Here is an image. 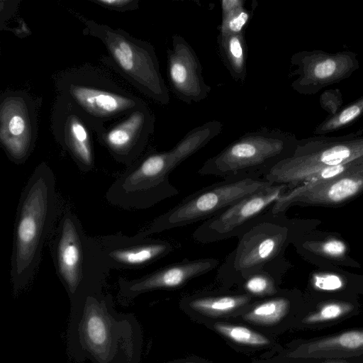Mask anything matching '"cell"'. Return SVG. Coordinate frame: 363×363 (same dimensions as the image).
Masks as SVG:
<instances>
[{"label": "cell", "instance_id": "6da1fadb", "mask_svg": "<svg viewBox=\"0 0 363 363\" xmlns=\"http://www.w3.org/2000/svg\"><path fill=\"white\" fill-rule=\"evenodd\" d=\"M57 95L74 106L94 132L116 121L145 102L125 88L104 69L83 65L67 69L54 77Z\"/></svg>", "mask_w": 363, "mask_h": 363}, {"label": "cell", "instance_id": "7a4b0ae2", "mask_svg": "<svg viewBox=\"0 0 363 363\" xmlns=\"http://www.w3.org/2000/svg\"><path fill=\"white\" fill-rule=\"evenodd\" d=\"M86 35L101 41L107 55L104 64L111 67L140 93L167 105L170 98L162 76L154 46L121 28L82 18Z\"/></svg>", "mask_w": 363, "mask_h": 363}, {"label": "cell", "instance_id": "3957f363", "mask_svg": "<svg viewBox=\"0 0 363 363\" xmlns=\"http://www.w3.org/2000/svg\"><path fill=\"white\" fill-rule=\"evenodd\" d=\"M293 236L292 224L284 213L270 209L238 237L236 247L218 267V279L240 284L259 270L285 264L283 255Z\"/></svg>", "mask_w": 363, "mask_h": 363}, {"label": "cell", "instance_id": "277c9868", "mask_svg": "<svg viewBox=\"0 0 363 363\" xmlns=\"http://www.w3.org/2000/svg\"><path fill=\"white\" fill-rule=\"evenodd\" d=\"M297 143L294 135L277 130L248 132L207 159L197 172L222 178L238 175L262 177L291 156Z\"/></svg>", "mask_w": 363, "mask_h": 363}, {"label": "cell", "instance_id": "5b68a950", "mask_svg": "<svg viewBox=\"0 0 363 363\" xmlns=\"http://www.w3.org/2000/svg\"><path fill=\"white\" fill-rule=\"evenodd\" d=\"M223 124L210 121L189 130L172 149L148 154L130 175V182L151 206L177 195L178 189L169 179L170 173L187 158L218 135Z\"/></svg>", "mask_w": 363, "mask_h": 363}, {"label": "cell", "instance_id": "8992f818", "mask_svg": "<svg viewBox=\"0 0 363 363\" xmlns=\"http://www.w3.org/2000/svg\"><path fill=\"white\" fill-rule=\"evenodd\" d=\"M271 184L258 176L223 178L184 198L156 218L148 233L169 230L204 221L241 199Z\"/></svg>", "mask_w": 363, "mask_h": 363}, {"label": "cell", "instance_id": "52a82bcc", "mask_svg": "<svg viewBox=\"0 0 363 363\" xmlns=\"http://www.w3.org/2000/svg\"><path fill=\"white\" fill-rule=\"evenodd\" d=\"M363 157V138L340 141H298L291 156L281 160L262 177L289 190L306 182L320 170Z\"/></svg>", "mask_w": 363, "mask_h": 363}, {"label": "cell", "instance_id": "ba28073f", "mask_svg": "<svg viewBox=\"0 0 363 363\" xmlns=\"http://www.w3.org/2000/svg\"><path fill=\"white\" fill-rule=\"evenodd\" d=\"M32 179L24 196L16 233L14 269L23 275L35 267L41 243L51 222L53 195L51 184L40 174Z\"/></svg>", "mask_w": 363, "mask_h": 363}, {"label": "cell", "instance_id": "9c48e42d", "mask_svg": "<svg viewBox=\"0 0 363 363\" xmlns=\"http://www.w3.org/2000/svg\"><path fill=\"white\" fill-rule=\"evenodd\" d=\"M40 104L23 90L5 91L0 96V143L16 162L26 160L34 147Z\"/></svg>", "mask_w": 363, "mask_h": 363}, {"label": "cell", "instance_id": "30bf717a", "mask_svg": "<svg viewBox=\"0 0 363 363\" xmlns=\"http://www.w3.org/2000/svg\"><path fill=\"white\" fill-rule=\"evenodd\" d=\"M287 191L286 186L271 184L241 199L203 221L193 232V240L207 244L238 238Z\"/></svg>", "mask_w": 363, "mask_h": 363}, {"label": "cell", "instance_id": "8fae6325", "mask_svg": "<svg viewBox=\"0 0 363 363\" xmlns=\"http://www.w3.org/2000/svg\"><path fill=\"white\" fill-rule=\"evenodd\" d=\"M363 194V157L347 172L325 180L301 184L284 193L271 208L285 213L294 206H333Z\"/></svg>", "mask_w": 363, "mask_h": 363}, {"label": "cell", "instance_id": "7c38bea8", "mask_svg": "<svg viewBox=\"0 0 363 363\" xmlns=\"http://www.w3.org/2000/svg\"><path fill=\"white\" fill-rule=\"evenodd\" d=\"M155 116L145 103L96 133L115 158L129 162L144 150L155 130Z\"/></svg>", "mask_w": 363, "mask_h": 363}, {"label": "cell", "instance_id": "4fadbf2b", "mask_svg": "<svg viewBox=\"0 0 363 363\" xmlns=\"http://www.w3.org/2000/svg\"><path fill=\"white\" fill-rule=\"evenodd\" d=\"M167 72L172 91L185 104L200 102L211 91L196 52L181 35H173L172 48L167 50Z\"/></svg>", "mask_w": 363, "mask_h": 363}, {"label": "cell", "instance_id": "5bb4252c", "mask_svg": "<svg viewBox=\"0 0 363 363\" xmlns=\"http://www.w3.org/2000/svg\"><path fill=\"white\" fill-rule=\"evenodd\" d=\"M52 133L60 145L82 166L93 164L92 131L90 125L69 101L57 95L51 111Z\"/></svg>", "mask_w": 363, "mask_h": 363}, {"label": "cell", "instance_id": "9a60e30c", "mask_svg": "<svg viewBox=\"0 0 363 363\" xmlns=\"http://www.w3.org/2000/svg\"><path fill=\"white\" fill-rule=\"evenodd\" d=\"M289 356L306 359L363 358V328L308 340L295 347Z\"/></svg>", "mask_w": 363, "mask_h": 363}, {"label": "cell", "instance_id": "2e32d148", "mask_svg": "<svg viewBox=\"0 0 363 363\" xmlns=\"http://www.w3.org/2000/svg\"><path fill=\"white\" fill-rule=\"evenodd\" d=\"M219 265V260L214 257L194 259L186 258L145 277L135 286V288L140 291L177 289L196 277L211 272Z\"/></svg>", "mask_w": 363, "mask_h": 363}, {"label": "cell", "instance_id": "e0dca14e", "mask_svg": "<svg viewBox=\"0 0 363 363\" xmlns=\"http://www.w3.org/2000/svg\"><path fill=\"white\" fill-rule=\"evenodd\" d=\"M82 247L75 225L70 218L65 219L57 247V262L60 274L67 285L73 289L82 272Z\"/></svg>", "mask_w": 363, "mask_h": 363}, {"label": "cell", "instance_id": "ac0fdd59", "mask_svg": "<svg viewBox=\"0 0 363 363\" xmlns=\"http://www.w3.org/2000/svg\"><path fill=\"white\" fill-rule=\"evenodd\" d=\"M219 52L231 77L240 82L247 76V45L245 33L218 35Z\"/></svg>", "mask_w": 363, "mask_h": 363}, {"label": "cell", "instance_id": "d6986e66", "mask_svg": "<svg viewBox=\"0 0 363 363\" xmlns=\"http://www.w3.org/2000/svg\"><path fill=\"white\" fill-rule=\"evenodd\" d=\"M252 296L247 294H203L188 301L190 308L199 313L219 315L230 313L247 304Z\"/></svg>", "mask_w": 363, "mask_h": 363}, {"label": "cell", "instance_id": "ffe728a7", "mask_svg": "<svg viewBox=\"0 0 363 363\" xmlns=\"http://www.w3.org/2000/svg\"><path fill=\"white\" fill-rule=\"evenodd\" d=\"M179 244L171 240H160L145 243L132 249L118 250L111 255L116 261L130 265H141L160 259L174 251Z\"/></svg>", "mask_w": 363, "mask_h": 363}, {"label": "cell", "instance_id": "44dd1931", "mask_svg": "<svg viewBox=\"0 0 363 363\" xmlns=\"http://www.w3.org/2000/svg\"><path fill=\"white\" fill-rule=\"evenodd\" d=\"M264 300L246 313L244 319L259 325H274L280 322L289 312L291 299L284 294Z\"/></svg>", "mask_w": 363, "mask_h": 363}, {"label": "cell", "instance_id": "7402d4cb", "mask_svg": "<svg viewBox=\"0 0 363 363\" xmlns=\"http://www.w3.org/2000/svg\"><path fill=\"white\" fill-rule=\"evenodd\" d=\"M357 311L356 306L350 302L326 301L307 313L303 318L301 323L306 325L318 328L350 317Z\"/></svg>", "mask_w": 363, "mask_h": 363}, {"label": "cell", "instance_id": "603a6c76", "mask_svg": "<svg viewBox=\"0 0 363 363\" xmlns=\"http://www.w3.org/2000/svg\"><path fill=\"white\" fill-rule=\"evenodd\" d=\"M285 264L259 270L241 284L245 294L251 296H272L278 292L277 285Z\"/></svg>", "mask_w": 363, "mask_h": 363}, {"label": "cell", "instance_id": "cb8c5ba5", "mask_svg": "<svg viewBox=\"0 0 363 363\" xmlns=\"http://www.w3.org/2000/svg\"><path fill=\"white\" fill-rule=\"evenodd\" d=\"M242 0H223L221 1L222 20L219 26L220 34L244 33L251 13L245 7Z\"/></svg>", "mask_w": 363, "mask_h": 363}, {"label": "cell", "instance_id": "d4e9b609", "mask_svg": "<svg viewBox=\"0 0 363 363\" xmlns=\"http://www.w3.org/2000/svg\"><path fill=\"white\" fill-rule=\"evenodd\" d=\"M214 328L223 336L239 344L262 346L269 343L265 336L244 326L216 323Z\"/></svg>", "mask_w": 363, "mask_h": 363}, {"label": "cell", "instance_id": "484cf974", "mask_svg": "<svg viewBox=\"0 0 363 363\" xmlns=\"http://www.w3.org/2000/svg\"><path fill=\"white\" fill-rule=\"evenodd\" d=\"M362 113L363 97L342 110L338 114L325 121L320 125L316 132H328L341 128L354 121Z\"/></svg>", "mask_w": 363, "mask_h": 363}, {"label": "cell", "instance_id": "4316f807", "mask_svg": "<svg viewBox=\"0 0 363 363\" xmlns=\"http://www.w3.org/2000/svg\"><path fill=\"white\" fill-rule=\"evenodd\" d=\"M86 333L94 345H103L107 340V330L103 319L99 315H91L86 323Z\"/></svg>", "mask_w": 363, "mask_h": 363}, {"label": "cell", "instance_id": "83f0119b", "mask_svg": "<svg viewBox=\"0 0 363 363\" xmlns=\"http://www.w3.org/2000/svg\"><path fill=\"white\" fill-rule=\"evenodd\" d=\"M104 9L119 12L136 10L139 7V0H89Z\"/></svg>", "mask_w": 363, "mask_h": 363}, {"label": "cell", "instance_id": "f1b7e54d", "mask_svg": "<svg viewBox=\"0 0 363 363\" xmlns=\"http://www.w3.org/2000/svg\"><path fill=\"white\" fill-rule=\"evenodd\" d=\"M313 284L318 289L330 291L340 289L343 282L337 275L325 274L314 277Z\"/></svg>", "mask_w": 363, "mask_h": 363}, {"label": "cell", "instance_id": "f546056e", "mask_svg": "<svg viewBox=\"0 0 363 363\" xmlns=\"http://www.w3.org/2000/svg\"><path fill=\"white\" fill-rule=\"evenodd\" d=\"M321 251L330 257H340L345 253L346 246L338 240H330L324 242L320 246Z\"/></svg>", "mask_w": 363, "mask_h": 363}, {"label": "cell", "instance_id": "4dcf8cb0", "mask_svg": "<svg viewBox=\"0 0 363 363\" xmlns=\"http://www.w3.org/2000/svg\"><path fill=\"white\" fill-rule=\"evenodd\" d=\"M312 359H315V363H363V358Z\"/></svg>", "mask_w": 363, "mask_h": 363}, {"label": "cell", "instance_id": "1f68e13d", "mask_svg": "<svg viewBox=\"0 0 363 363\" xmlns=\"http://www.w3.org/2000/svg\"><path fill=\"white\" fill-rule=\"evenodd\" d=\"M182 363H193V362H182Z\"/></svg>", "mask_w": 363, "mask_h": 363}]
</instances>
